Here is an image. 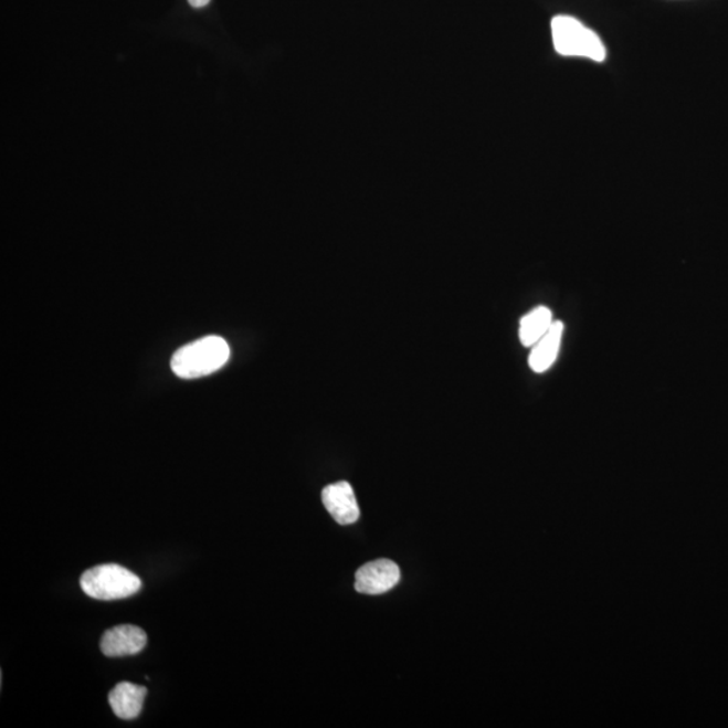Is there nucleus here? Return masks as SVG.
I'll return each mask as SVG.
<instances>
[{
  "mask_svg": "<svg viewBox=\"0 0 728 728\" xmlns=\"http://www.w3.org/2000/svg\"><path fill=\"white\" fill-rule=\"evenodd\" d=\"M230 346L220 336H205L176 351L171 370L182 379H196L213 374L229 362Z\"/></svg>",
  "mask_w": 728,
  "mask_h": 728,
  "instance_id": "1",
  "label": "nucleus"
},
{
  "mask_svg": "<svg viewBox=\"0 0 728 728\" xmlns=\"http://www.w3.org/2000/svg\"><path fill=\"white\" fill-rule=\"evenodd\" d=\"M552 39L556 52L565 57H583L602 63L608 54L601 36L573 17L553 18Z\"/></svg>",
  "mask_w": 728,
  "mask_h": 728,
  "instance_id": "2",
  "label": "nucleus"
},
{
  "mask_svg": "<svg viewBox=\"0 0 728 728\" xmlns=\"http://www.w3.org/2000/svg\"><path fill=\"white\" fill-rule=\"evenodd\" d=\"M81 585L91 598L99 601H116L137 593L143 587V581L124 567L104 565L85 571Z\"/></svg>",
  "mask_w": 728,
  "mask_h": 728,
  "instance_id": "3",
  "label": "nucleus"
},
{
  "mask_svg": "<svg viewBox=\"0 0 728 728\" xmlns=\"http://www.w3.org/2000/svg\"><path fill=\"white\" fill-rule=\"evenodd\" d=\"M401 579L399 566L388 559L367 562L355 577V590L366 595H381L393 590Z\"/></svg>",
  "mask_w": 728,
  "mask_h": 728,
  "instance_id": "4",
  "label": "nucleus"
},
{
  "mask_svg": "<svg viewBox=\"0 0 728 728\" xmlns=\"http://www.w3.org/2000/svg\"><path fill=\"white\" fill-rule=\"evenodd\" d=\"M148 644V635L143 629L133 625H120L107 630L103 634L101 648L107 657H127L144 651Z\"/></svg>",
  "mask_w": 728,
  "mask_h": 728,
  "instance_id": "5",
  "label": "nucleus"
},
{
  "mask_svg": "<svg viewBox=\"0 0 728 728\" xmlns=\"http://www.w3.org/2000/svg\"><path fill=\"white\" fill-rule=\"evenodd\" d=\"M323 504L340 525H351L358 521L360 510L354 489L348 482H338L323 489Z\"/></svg>",
  "mask_w": 728,
  "mask_h": 728,
  "instance_id": "6",
  "label": "nucleus"
},
{
  "mask_svg": "<svg viewBox=\"0 0 728 728\" xmlns=\"http://www.w3.org/2000/svg\"><path fill=\"white\" fill-rule=\"evenodd\" d=\"M148 689L133 683H120L109 694V706L116 717L133 720L139 717L144 708Z\"/></svg>",
  "mask_w": 728,
  "mask_h": 728,
  "instance_id": "7",
  "label": "nucleus"
},
{
  "mask_svg": "<svg viewBox=\"0 0 728 728\" xmlns=\"http://www.w3.org/2000/svg\"><path fill=\"white\" fill-rule=\"evenodd\" d=\"M562 334H565V324L553 321L548 333L534 346L529 357L530 369L538 374L546 372L553 366L560 350Z\"/></svg>",
  "mask_w": 728,
  "mask_h": 728,
  "instance_id": "8",
  "label": "nucleus"
},
{
  "mask_svg": "<svg viewBox=\"0 0 728 728\" xmlns=\"http://www.w3.org/2000/svg\"><path fill=\"white\" fill-rule=\"evenodd\" d=\"M553 324L552 310L537 307L523 317L519 326V339L525 347H534Z\"/></svg>",
  "mask_w": 728,
  "mask_h": 728,
  "instance_id": "9",
  "label": "nucleus"
},
{
  "mask_svg": "<svg viewBox=\"0 0 728 728\" xmlns=\"http://www.w3.org/2000/svg\"><path fill=\"white\" fill-rule=\"evenodd\" d=\"M188 2L194 9H203L205 6L210 4L211 0H188Z\"/></svg>",
  "mask_w": 728,
  "mask_h": 728,
  "instance_id": "10",
  "label": "nucleus"
}]
</instances>
